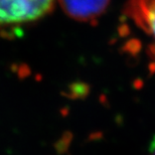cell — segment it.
I'll return each mask as SVG.
<instances>
[{"label":"cell","instance_id":"1","mask_svg":"<svg viewBox=\"0 0 155 155\" xmlns=\"http://www.w3.org/2000/svg\"><path fill=\"white\" fill-rule=\"evenodd\" d=\"M57 0H0V36H15L54 10Z\"/></svg>","mask_w":155,"mask_h":155},{"label":"cell","instance_id":"2","mask_svg":"<svg viewBox=\"0 0 155 155\" xmlns=\"http://www.w3.org/2000/svg\"><path fill=\"white\" fill-rule=\"evenodd\" d=\"M64 14L79 22H93L107 11L111 0H57Z\"/></svg>","mask_w":155,"mask_h":155},{"label":"cell","instance_id":"3","mask_svg":"<svg viewBox=\"0 0 155 155\" xmlns=\"http://www.w3.org/2000/svg\"><path fill=\"white\" fill-rule=\"evenodd\" d=\"M127 17L153 41L155 51V0H127Z\"/></svg>","mask_w":155,"mask_h":155},{"label":"cell","instance_id":"4","mask_svg":"<svg viewBox=\"0 0 155 155\" xmlns=\"http://www.w3.org/2000/svg\"><path fill=\"white\" fill-rule=\"evenodd\" d=\"M150 155H155V148H154V150L152 151V153H151Z\"/></svg>","mask_w":155,"mask_h":155}]
</instances>
